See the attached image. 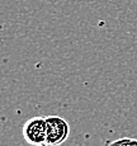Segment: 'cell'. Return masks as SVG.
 <instances>
[{"instance_id": "cell-1", "label": "cell", "mask_w": 137, "mask_h": 146, "mask_svg": "<svg viewBox=\"0 0 137 146\" xmlns=\"http://www.w3.org/2000/svg\"><path fill=\"white\" fill-rule=\"evenodd\" d=\"M22 135L28 145L46 146L47 141V125L46 117H32L27 119L22 128Z\"/></svg>"}, {"instance_id": "cell-2", "label": "cell", "mask_w": 137, "mask_h": 146, "mask_svg": "<svg viewBox=\"0 0 137 146\" xmlns=\"http://www.w3.org/2000/svg\"><path fill=\"white\" fill-rule=\"evenodd\" d=\"M47 141L46 146H60L70 136V125L60 116H47Z\"/></svg>"}, {"instance_id": "cell-3", "label": "cell", "mask_w": 137, "mask_h": 146, "mask_svg": "<svg viewBox=\"0 0 137 146\" xmlns=\"http://www.w3.org/2000/svg\"><path fill=\"white\" fill-rule=\"evenodd\" d=\"M104 146H137V139L131 137H121L117 140H107Z\"/></svg>"}]
</instances>
